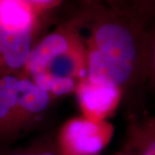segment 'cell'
<instances>
[{"label":"cell","instance_id":"6da1fadb","mask_svg":"<svg viewBox=\"0 0 155 155\" xmlns=\"http://www.w3.org/2000/svg\"><path fill=\"white\" fill-rule=\"evenodd\" d=\"M144 23L128 11H117L103 18L93 33L88 79L116 88L135 75L143 55Z\"/></svg>","mask_w":155,"mask_h":155},{"label":"cell","instance_id":"7a4b0ae2","mask_svg":"<svg viewBox=\"0 0 155 155\" xmlns=\"http://www.w3.org/2000/svg\"><path fill=\"white\" fill-rule=\"evenodd\" d=\"M65 155H96L105 145V136L97 124L88 120H74L63 135Z\"/></svg>","mask_w":155,"mask_h":155},{"label":"cell","instance_id":"3957f363","mask_svg":"<svg viewBox=\"0 0 155 155\" xmlns=\"http://www.w3.org/2000/svg\"><path fill=\"white\" fill-rule=\"evenodd\" d=\"M78 99L84 110L94 117L107 115L117 104L120 89L85 79L78 88Z\"/></svg>","mask_w":155,"mask_h":155},{"label":"cell","instance_id":"277c9868","mask_svg":"<svg viewBox=\"0 0 155 155\" xmlns=\"http://www.w3.org/2000/svg\"><path fill=\"white\" fill-rule=\"evenodd\" d=\"M71 48V40L67 34L54 32L47 35L32 51L26 69L32 78L47 71L50 63Z\"/></svg>","mask_w":155,"mask_h":155},{"label":"cell","instance_id":"5b68a950","mask_svg":"<svg viewBox=\"0 0 155 155\" xmlns=\"http://www.w3.org/2000/svg\"><path fill=\"white\" fill-rule=\"evenodd\" d=\"M32 30L10 32L0 27V57L7 67L19 69L26 66L31 54Z\"/></svg>","mask_w":155,"mask_h":155},{"label":"cell","instance_id":"8992f818","mask_svg":"<svg viewBox=\"0 0 155 155\" xmlns=\"http://www.w3.org/2000/svg\"><path fill=\"white\" fill-rule=\"evenodd\" d=\"M35 11L25 0H0V27L10 32L32 30Z\"/></svg>","mask_w":155,"mask_h":155},{"label":"cell","instance_id":"52a82bcc","mask_svg":"<svg viewBox=\"0 0 155 155\" xmlns=\"http://www.w3.org/2000/svg\"><path fill=\"white\" fill-rule=\"evenodd\" d=\"M18 106L30 112H40L49 104V95L47 91L28 79H19Z\"/></svg>","mask_w":155,"mask_h":155},{"label":"cell","instance_id":"ba28073f","mask_svg":"<svg viewBox=\"0 0 155 155\" xmlns=\"http://www.w3.org/2000/svg\"><path fill=\"white\" fill-rule=\"evenodd\" d=\"M19 79L12 75L0 78V121L6 119L18 106Z\"/></svg>","mask_w":155,"mask_h":155},{"label":"cell","instance_id":"9c48e42d","mask_svg":"<svg viewBox=\"0 0 155 155\" xmlns=\"http://www.w3.org/2000/svg\"><path fill=\"white\" fill-rule=\"evenodd\" d=\"M74 55L75 54L70 48L65 54L56 57L50 63L45 72H48L54 77L72 78L79 71L80 67L78 57Z\"/></svg>","mask_w":155,"mask_h":155},{"label":"cell","instance_id":"30bf717a","mask_svg":"<svg viewBox=\"0 0 155 155\" xmlns=\"http://www.w3.org/2000/svg\"><path fill=\"white\" fill-rule=\"evenodd\" d=\"M34 81L48 92L51 91L55 95H64L71 92L74 89V81L72 78H58L48 72H43L34 77Z\"/></svg>","mask_w":155,"mask_h":155},{"label":"cell","instance_id":"8fae6325","mask_svg":"<svg viewBox=\"0 0 155 155\" xmlns=\"http://www.w3.org/2000/svg\"><path fill=\"white\" fill-rule=\"evenodd\" d=\"M130 12L143 22H155V0H134Z\"/></svg>","mask_w":155,"mask_h":155},{"label":"cell","instance_id":"7c38bea8","mask_svg":"<svg viewBox=\"0 0 155 155\" xmlns=\"http://www.w3.org/2000/svg\"><path fill=\"white\" fill-rule=\"evenodd\" d=\"M147 44L148 45V48L147 50L148 58H149L150 70H151L155 83V28L153 30V32L149 36L147 35Z\"/></svg>","mask_w":155,"mask_h":155},{"label":"cell","instance_id":"4fadbf2b","mask_svg":"<svg viewBox=\"0 0 155 155\" xmlns=\"http://www.w3.org/2000/svg\"><path fill=\"white\" fill-rule=\"evenodd\" d=\"M34 11L51 8L58 5L61 0H25Z\"/></svg>","mask_w":155,"mask_h":155},{"label":"cell","instance_id":"5bb4252c","mask_svg":"<svg viewBox=\"0 0 155 155\" xmlns=\"http://www.w3.org/2000/svg\"><path fill=\"white\" fill-rule=\"evenodd\" d=\"M141 155H155V134L141 143Z\"/></svg>","mask_w":155,"mask_h":155},{"label":"cell","instance_id":"9a60e30c","mask_svg":"<svg viewBox=\"0 0 155 155\" xmlns=\"http://www.w3.org/2000/svg\"><path fill=\"white\" fill-rule=\"evenodd\" d=\"M3 155H59L56 152L50 149H41V150H30L24 152H16L11 153H5Z\"/></svg>","mask_w":155,"mask_h":155},{"label":"cell","instance_id":"2e32d148","mask_svg":"<svg viewBox=\"0 0 155 155\" xmlns=\"http://www.w3.org/2000/svg\"><path fill=\"white\" fill-rule=\"evenodd\" d=\"M89 2H93V1H97V0H86ZM106 2H108L109 4H110L112 7L115 9V11H122L121 10V7L126 4H131L133 5L134 0H105Z\"/></svg>","mask_w":155,"mask_h":155}]
</instances>
